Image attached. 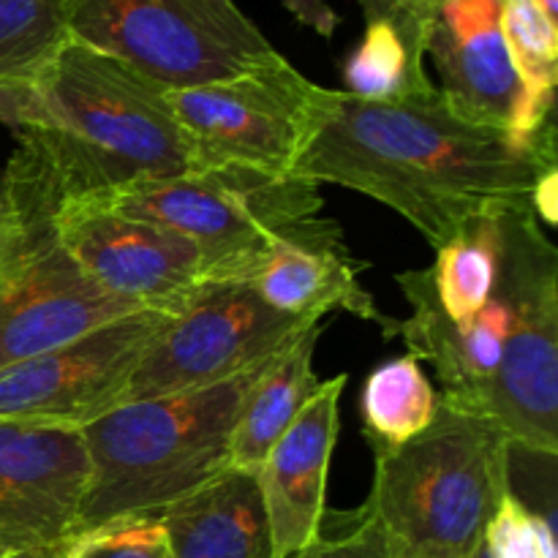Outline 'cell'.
<instances>
[{
	"label": "cell",
	"instance_id": "6da1fadb",
	"mask_svg": "<svg viewBox=\"0 0 558 558\" xmlns=\"http://www.w3.org/2000/svg\"><path fill=\"white\" fill-rule=\"evenodd\" d=\"M292 174L381 202L439 251L480 218L537 216L534 196L558 174L556 129L518 142L463 120L436 85L385 101L319 87Z\"/></svg>",
	"mask_w": 558,
	"mask_h": 558
},
{
	"label": "cell",
	"instance_id": "7a4b0ae2",
	"mask_svg": "<svg viewBox=\"0 0 558 558\" xmlns=\"http://www.w3.org/2000/svg\"><path fill=\"white\" fill-rule=\"evenodd\" d=\"M36 87L41 118L14 136L36 150L63 207L194 169L169 87L131 65L69 38Z\"/></svg>",
	"mask_w": 558,
	"mask_h": 558
},
{
	"label": "cell",
	"instance_id": "3957f363",
	"mask_svg": "<svg viewBox=\"0 0 558 558\" xmlns=\"http://www.w3.org/2000/svg\"><path fill=\"white\" fill-rule=\"evenodd\" d=\"M267 363L199 390L120 403L87 423L76 532L153 518L227 472L245 396Z\"/></svg>",
	"mask_w": 558,
	"mask_h": 558
},
{
	"label": "cell",
	"instance_id": "277c9868",
	"mask_svg": "<svg viewBox=\"0 0 558 558\" xmlns=\"http://www.w3.org/2000/svg\"><path fill=\"white\" fill-rule=\"evenodd\" d=\"M374 485L365 510L390 558H472L512 490L505 430L439 398L434 423L398 447L368 441Z\"/></svg>",
	"mask_w": 558,
	"mask_h": 558
},
{
	"label": "cell",
	"instance_id": "5b68a950",
	"mask_svg": "<svg viewBox=\"0 0 558 558\" xmlns=\"http://www.w3.org/2000/svg\"><path fill=\"white\" fill-rule=\"evenodd\" d=\"M0 196L9 213L0 245V368L145 311L98 287L65 248L58 232L63 202L22 136L0 174Z\"/></svg>",
	"mask_w": 558,
	"mask_h": 558
},
{
	"label": "cell",
	"instance_id": "8992f818",
	"mask_svg": "<svg viewBox=\"0 0 558 558\" xmlns=\"http://www.w3.org/2000/svg\"><path fill=\"white\" fill-rule=\"evenodd\" d=\"M499 281L510 305L499 371L461 401L494 420L515 447L558 456V251L532 213H501Z\"/></svg>",
	"mask_w": 558,
	"mask_h": 558
},
{
	"label": "cell",
	"instance_id": "52a82bcc",
	"mask_svg": "<svg viewBox=\"0 0 558 558\" xmlns=\"http://www.w3.org/2000/svg\"><path fill=\"white\" fill-rule=\"evenodd\" d=\"M71 41L98 49L169 90L281 63L234 0H63Z\"/></svg>",
	"mask_w": 558,
	"mask_h": 558
},
{
	"label": "cell",
	"instance_id": "ba28073f",
	"mask_svg": "<svg viewBox=\"0 0 558 558\" xmlns=\"http://www.w3.org/2000/svg\"><path fill=\"white\" fill-rule=\"evenodd\" d=\"M90 205H107L189 238L199 248L207 283H248L276 234L300 218L319 216L325 199L319 185L298 174L202 167Z\"/></svg>",
	"mask_w": 558,
	"mask_h": 558
},
{
	"label": "cell",
	"instance_id": "9c48e42d",
	"mask_svg": "<svg viewBox=\"0 0 558 558\" xmlns=\"http://www.w3.org/2000/svg\"><path fill=\"white\" fill-rule=\"evenodd\" d=\"M316 322L322 319L281 314L251 283H205L147 343L123 403L199 390L245 374Z\"/></svg>",
	"mask_w": 558,
	"mask_h": 558
},
{
	"label": "cell",
	"instance_id": "30bf717a",
	"mask_svg": "<svg viewBox=\"0 0 558 558\" xmlns=\"http://www.w3.org/2000/svg\"><path fill=\"white\" fill-rule=\"evenodd\" d=\"M316 96L319 85L283 58L234 80L169 90V107L189 142L194 169L292 174L311 134Z\"/></svg>",
	"mask_w": 558,
	"mask_h": 558
},
{
	"label": "cell",
	"instance_id": "8fae6325",
	"mask_svg": "<svg viewBox=\"0 0 558 558\" xmlns=\"http://www.w3.org/2000/svg\"><path fill=\"white\" fill-rule=\"evenodd\" d=\"M167 314L136 311L76 341L0 368V423L82 430L125 401L147 343Z\"/></svg>",
	"mask_w": 558,
	"mask_h": 558
},
{
	"label": "cell",
	"instance_id": "7c38bea8",
	"mask_svg": "<svg viewBox=\"0 0 558 558\" xmlns=\"http://www.w3.org/2000/svg\"><path fill=\"white\" fill-rule=\"evenodd\" d=\"M58 232L82 270L114 298L174 316L205 287L202 254L167 227L107 205H65Z\"/></svg>",
	"mask_w": 558,
	"mask_h": 558
},
{
	"label": "cell",
	"instance_id": "4fadbf2b",
	"mask_svg": "<svg viewBox=\"0 0 558 558\" xmlns=\"http://www.w3.org/2000/svg\"><path fill=\"white\" fill-rule=\"evenodd\" d=\"M505 0H436L425 54L439 74V93L463 120L534 142L554 129L523 90L501 31Z\"/></svg>",
	"mask_w": 558,
	"mask_h": 558
},
{
	"label": "cell",
	"instance_id": "5bb4252c",
	"mask_svg": "<svg viewBox=\"0 0 558 558\" xmlns=\"http://www.w3.org/2000/svg\"><path fill=\"white\" fill-rule=\"evenodd\" d=\"M85 483L80 430L0 423V554L71 537Z\"/></svg>",
	"mask_w": 558,
	"mask_h": 558
},
{
	"label": "cell",
	"instance_id": "9a60e30c",
	"mask_svg": "<svg viewBox=\"0 0 558 558\" xmlns=\"http://www.w3.org/2000/svg\"><path fill=\"white\" fill-rule=\"evenodd\" d=\"M365 267L347 248L341 223L308 216L276 234L248 283L281 314L322 319L330 311H343L396 338L398 319L381 314L374 294L360 283Z\"/></svg>",
	"mask_w": 558,
	"mask_h": 558
},
{
	"label": "cell",
	"instance_id": "2e32d148",
	"mask_svg": "<svg viewBox=\"0 0 558 558\" xmlns=\"http://www.w3.org/2000/svg\"><path fill=\"white\" fill-rule=\"evenodd\" d=\"M343 387L347 374L322 381L316 396L254 472L270 521L276 558L300 554L325 529L327 477L341 430Z\"/></svg>",
	"mask_w": 558,
	"mask_h": 558
},
{
	"label": "cell",
	"instance_id": "e0dca14e",
	"mask_svg": "<svg viewBox=\"0 0 558 558\" xmlns=\"http://www.w3.org/2000/svg\"><path fill=\"white\" fill-rule=\"evenodd\" d=\"M396 281L412 305L409 319H398L396 336L407 341L409 354L436 371L441 401H461L499 371L510 330V305L499 292L477 316L456 322L436 298L430 267L398 272Z\"/></svg>",
	"mask_w": 558,
	"mask_h": 558
},
{
	"label": "cell",
	"instance_id": "ac0fdd59",
	"mask_svg": "<svg viewBox=\"0 0 558 558\" xmlns=\"http://www.w3.org/2000/svg\"><path fill=\"white\" fill-rule=\"evenodd\" d=\"M172 558H276L259 483L227 469L158 515Z\"/></svg>",
	"mask_w": 558,
	"mask_h": 558
},
{
	"label": "cell",
	"instance_id": "d6986e66",
	"mask_svg": "<svg viewBox=\"0 0 558 558\" xmlns=\"http://www.w3.org/2000/svg\"><path fill=\"white\" fill-rule=\"evenodd\" d=\"M322 325H311L287 349L276 354L256 376L240 412L232 439V466L254 474L270 447L287 434L305 403L316 396L322 379L314 374V352Z\"/></svg>",
	"mask_w": 558,
	"mask_h": 558
},
{
	"label": "cell",
	"instance_id": "ffe728a7",
	"mask_svg": "<svg viewBox=\"0 0 558 558\" xmlns=\"http://www.w3.org/2000/svg\"><path fill=\"white\" fill-rule=\"evenodd\" d=\"M363 439L398 447L412 441L434 423L439 412V392L425 376L414 354L376 365L360 396Z\"/></svg>",
	"mask_w": 558,
	"mask_h": 558
},
{
	"label": "cell",
	"instance_id": "44dd1931",
	"mask_svg": "<svg viewBox=\"0 0 558 558\" xmlns=\"http://www.w3.org/2000/svg\"><path fill=\"white\" fill-rule=\"evenodd\" d=\"M499 223L480 218L450 245L436 251L434 272L436 298L447 316L469 322L488 305L499 281Z\"/></svg>",
	"mask_w": 558,
	"mask_h": 558
},
{
	"label": "cell",
	"instance_id": "7402d4cb",
	"mask_svg": "<svg viewBox=\"0 0 558 558\" xmlns=\"http://www.w3.org/2000/svg\"><path fill=\"white\" fill-rule=\"evenodd\" d=\"M65 41L63 0H0V82H38Z\"/></svg>",
	"mask_w": 558,
	"mask_h": 558
},
{
	"label": "cell",
	"instance_id": "603a6c76",
	"mask_svg": "<svg viewBox=\"0 0 558 558\" xmlns=\"http://www.w3.org/2000/svg\"><path fill=\"white\" fill-rule=\"evenodd\" d=\"M343 85L349 96L385 101L434 87L425 74V60L407 49L403 38L385 22L365 25L363 38L343 63Z\"/></svg>",
	"mask_w": 558,
	"mask_h": 558
},
{
	"label": "cell",
	"instance_id": "cb8c5ba5",
	"mask_svg": "<svg viewBox=\"0 0 558 558\" xmlns=\"http://www.w3.org/2000/svg\"><path fill=\"white\" fill-rule=\"evenodd\" d=\"M501 31L529 101L550 118L558 85V22L534 0H505Z\"/></svg>",
	"mask_w": 558,
	"mask_h": 558
},
{
	"label": "cell",
	"instance_id": "d4e9b609",
	"mask_svg": "<svg viewBox=\"0 0 558 558\" xmlns=\"http://www.w3.org/2000/svg\"><path fill=\"white\" fill-rule=\"evenodd\" d=\"M483 548L490 558H558L556 521L510 490L485 529Z\"/></svg>",
	"mask_w": 558,
	"mask_h": 558
},
{
	"label": "cell",
	"instance_id": "484cf974",
	"mask_svg": "<svg viewBox=\"0 0 558 558\" xmlns=\"http://www.w3.org/2000/svg\"><path fill=\"white\" fill-rule=\"evenodd\" d=\"M60 558H172L158 518L107 523L60 543Z\"/></svg>",
	"mask_w": 558,
	"mask_h": 558
},
{
	"label": "cell",
	"instance_id": "4316f807",
	"mask_svg": "<svg viewBox=\"0 0 558 558\" xmlns=\"http://www.w3.org/2000/svg\"><path fill=\"white\" fill-rule=\"evenodd\" d=\"M365 14V25L385 22L403 38L409 52L425 60V38L434 20L436 0H357Z\"/></svg>",
	"mask_w": 558,
	"mask_h": 558
},
{
	"label": "cell",
	"instance_id": "83f0119b",
	"mask_svg": "<svg viewBox=\"0 0 558 558\" xmlns=\"http://www.w3.org/2000/svg\"><path fill=\"white\" fill-rule=\"evenodd\" d=\"M352 518L354 521L347 532L332 537L319 534L308 548L292 558H390V548L376 518L365 507H360Z\"/></svg>",
	"mask_w": 558,
	"mask_h": 558
},
{
	"label": "cell",
	"instance_id": "f1b7e54d",
	"mask_svg": "<svg viewBox=\"0 0 558 558\" xmlns=\"http://www.w3.org/2000/svg\"><path fill=\"white\" fill-rule=\"evenodd\" d=\"M41 118L36 82H0V123L11 131L36 125Z\"/></svg>",
	"mask_w": 558,
	"mask_h": 558
},
{
	"label": "cell",
	"instance_id": "f546056e",
	"mask_svg": "<svg viewBox=\"0 0 558 558\" xmlns=\"http://www.w3.org/2000/svg\"><path fill=\"white\" fill-rule=\"evenodd\" d=\"M63 543V539H60ZM60 543L44 545V548H27V550H11L0 558H60Z\"/></svg>",
	"mask_w": 558,
	"mask_h": 558
},
{
	"label": "cell",
	"instance_id": "4dcf8cb0",
	"mask_svg": "<svg viewBox=\"0 0 558 558\" xmlns=\"http://www.w3.org/2000/svg\"><path fill=\"white\" fill-rule=\"evenodd\" d=\"M534 3H537L539 9L550 16V20L558 22V0H534Z\"/></svg>",
	"mask_w": 558,
	"mask_h": 558
},
{
	"label": "cell",
	"instance_id": "1f68e13d",
	"mask_svg": "<svg viewBox=\"0 0 558 558\" xmlns=\"http://www.w3.org/2000/svg\"><path fill=\"white\" fill-rule=\"evenodd\" d=\"M5 229H9V213H5V202L3 196H0V245H3Z\"/></svg>",
	"mask_w": 558,
	"mask_h": 558
},
{
	"label": "cell",
	"instance_id": "d6a6232c",
	"mask_svg": "<svg viewBox=\"0 0 558 558\" xmlns=\"http://www.w3.org/2000/svg\"><path fill=\"white\" fill-rule=\"evenodd\" d=\"M472 558H490V556L485 554V548H483V545H480V550H477V554H474Z\"/></svg>",
	"mask_w": 558,
	"mask_h": 558
},
{
	"label": "cell",
	"instance_id": "836d02e7",
	"mask_svg": "<svg viewBox=\"0 0 558 558\" xmlns=\"http://www.w3.org/2000/svg\"><path fill=\"white\" fill-rule=\"evenodd\" d=\"M0 556H3V554H0Z\"/></svg>",
	"mask_w": 558,
	"mask_h": 558
}]
</instances>
